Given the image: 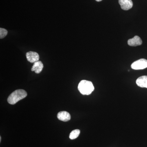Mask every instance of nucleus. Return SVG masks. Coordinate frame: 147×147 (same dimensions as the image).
Instances as JSON below:
<instances>
[{
	"instance_id": "obj_7",
	"label": "nucleus",
	"mask_w": 147,
	"mask_h": 147,
	"mask_svg": "<svg viewBox=\"0 0 147 147\" xmlns=\"http://www.w3.org/2000/svg\"><path fill=\"white\" fill-rule=\"evenodd\" d=\"M128 45L131 46H137L142 45V40L138 36H135L133 38L129 39L127 41Z\"/></svg>"
},
{
	"instance_id": "obj_3",
	"label": "nucleus",
	"mask_w": 147,
	"mask_h": 147,
	"mask_svg": "<svg viewBox=\"0 0 147 147\" xmlns=\"http://www.w3.org/2000/svg\"><path fill=\"white\" fill-rule=\"evenodd\" d=\"M131 67L135 70L144 69L147 67V60L144 59H140L131 64Z\"/></svg>"
},
{
	"instance_id": "obj_5",
	"label": "nucleus",
	"mask_w": 147,
	"mask_h": 147,
	"mask_svg": "<svg viewBox=\"0 0 147 147\" xmlns=\"http://www.w3.org/2000/svg\"><path fill=\"white\" fill-rule=\"evenodd\" d=\"M119 3L123 10H128L133 7V3L131 0H119Z\"/></svg>"
},
{
	"instance_id": "obj_10",
	"label": "nucleus",
	"mask_w": 147,
	"mask_h": 147,
	"mask_svg": "<svg viewBox=\"0 0 147 147\" xmlns=\"http://www.w3.org/2000/svg\"><path fill=\"white\" fill-rule=\"evenodd\" d=\"M80 134V130L79 129H74L73 131H71V133L69 134V139L73 140V139H76L77 137H79V134Z\"/></svg>"
},
{
	"instance_id": "obj_11",
	"label": "nucleus",
	"mask_w": 147,
	"mask_h": 147,
	"mask_svg": "<svg viewBox=\"0 0 147 147\" xmlns=\"http://www.w3.org/2000/svg\"><path fill=\"white\" fill-rule=\"evenodd\" d=\"M7 33H8V32L6 29L1 28H0V38L1 39H2L5 37L7 34Z\"/></svg>"
},
{
	"instance_id": "obj_4",
	"label": "nucleus",
	"mask_w": 147,
	"mask_h": 147,
	"mask_svg": "<svg viewBox=\"0 0 147 147\" xmlns=\"http://www.w3.org/2000/svg\"><path fill=\"white\" fill-rule=\"evenodd\" d=\"M27 60L31 63H34L36 62L39 61V56L36 52H28L26 54Z\"/></svg>"
},
{
	"instance_id": "obj_1",
	"label": "nucleus",
	"mask_w": 147,
	"mask_h": 147,
	"mask_svg": "<svg viewBox=\"0 0 147 147\" xmlns=\"http://www.w3.org/2000/svg\"><path fill=\"white\" fill-rule=\"evenodd\" d=\"M27 93L24 90H16L9 96L7 98V102L11 105H14L19 100L26 97Z\"/></svg>"
},
{
	"instance_id": "obj_9",
	"label": "nucleus",
	"mask_w": 147,
	"mask_h": 147,
	"mask_svg": "<svg viewBox=\"0 0 147 147\" xmlns=\"http://www.w3.org/2000/svg\"><path fill=\"white\" fill-rule=\"evenodd\" d=\"M136 84L141 88H147V76H140L137 79Z\"/></svg>"
},
{
	"instance_id": "obj_2",
	"label": "nucleus",
	"mask_w": 147,
	"mask_h": 147,
	"mask_svg": "<svg viewBox=\"0 0 147 147\" xmlns=\"http://www.w3.org/2000/svg\"><path fill=\"white\" fill-rule=\"evenodd\" d=\"M78 90L82 94L88 95L94 90V88L92 82L82 80L78 85Z\"/></svg>"
},
{
	"instance_id": "obj_13",
	"label": "nucleus",
	"mask_w": 147,
	"mask_h": 147,
	"mask_svg": "<svg viewBox=\"0 0 147 147\" xmlns=\"http://www.w3.org/2000/svg\"><path fill=\"white\" fill-rule=\"evenodd\" d=\"M1 137H0V142H1Z\"/></svg>"
},
{
	"instance_id": "obj_12",
	"label": "nucleus",
	"mask_w": 147,
	"mask_h": 147,
	"mask_svg": "<svg viewBox=\"0 0 147 147\" xmlns=\"http://www.w3.org/2000/svg\"><path fill=\"white\" fill-rule=\"evenodd\" d=\"M96 1L97 2H100L101 1H102V0H96Z\"/></svg>"
},
{
	"instance_id": "obj_8",
	"label": "nucleus",
	"mask_w": 147,
	"mask_h": 147,
	"mask_svg": "<svg viewBox=\"0 0 147 147\" xmlns=\"http://www.w3.org/2000/svg\"><path fill=\"white\" fill-rule=\"evenodd\" d=\"M43 68V65L41 61H37L34 63L32 67L31 70L34 71L36 74H39L41 72Z\"/></svg>"
},
{
	"instance_id": "obj_6",
	"label": "nucleus",
	"mask_w": 147,
	"mask_h": 147,
	"mask_svg": "<svg viewBox=\"0 0 147 147\" xmlns=\"http://www.w3.org/2000/svg\"><path fill=\"white\" fill-rule=\"evenodd\" d=\"M58 119L59 120L67 122L70 120L71 119V116L69 113L66 111H61L58 113Z\"/></svg>"
}]
</instances>
